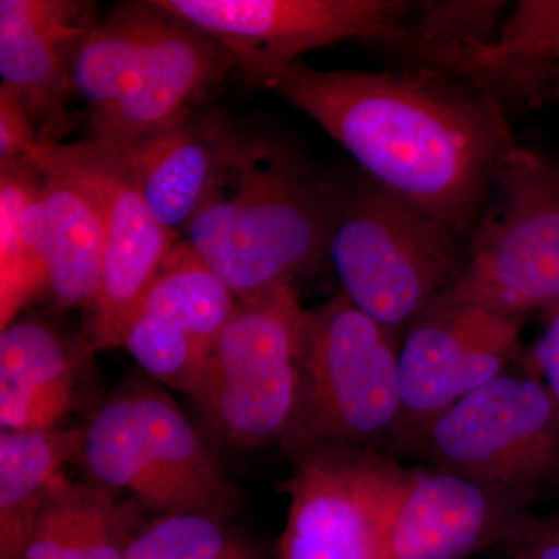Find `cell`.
Masks as SVG:
<instances>
[{
  "label": "cell",
  "mask_w": 559,
  "mask_h": 559,
  "mask_svg": "<svg viewBox=\"0 0 559 559\" xmlns=\"http://www.w3.org/2000/svg\"><path fill=\"white\" fill-rule=\"evenodd\" d=\"M135 528L112 491L58 477L44 500L22 559H127Z\"/></svg>",
  "instance_id": "d6986e66"
},
{
  "label": "cell",
  "mask_w": 559,
  "mask_h": 559,
  "mask_svg": "<svg viewBox=\"0 0 559 559\" xmlns=\"http://www.w3.org/2000/svg\"><path fill=\"white\" fill-rule=\"evenodd\" d=\"M36 180V162L0 165V330L49 289V271L36 259L22 230V210Z\"/></svg>",
  "instance_id": "603a6c76"
},
{
  "label": "cell",
  "mask_w": 559,
  "mask_h": 559,
  "mask_svg": "<svg viewBox=\"0 0 559 559\" xmlns=\"http://www.w3.org/2000/svg\"><path fill=\"white\" fill-rule=\"evenodd\" d=\"M120 347L127 349L153 380L189 396L200 382L210 356V349L202 347L189 333L145 312H132Z\"/></svg>",
  "instance_id": "d4e9b609"
},
{
  "label": "cell",
  "mask_w": 559,
  "mask_h": 559,
  "mask_svg": "<svg viewBox=\"0 0 559 559\" xmlns=\"http://www.w3.org/2000/svg\"><path fill=\"white\" fill-rule=\"evenodd\" d=\"M479 559H559V510L530 514L513 535Z\"/></svg>",
  "instance_id": "4316f807"
},
{
  "label": "cell",
  "mask_w": 559,
  "mask_h": 559,
  "mask_svg": "<svg viewBox=\"0 0 559 559\" xmlns=\"http://www.w3.org/2000/svg\"><path fill=\"white\" fill-rule=\"evenodd\" d=\"M521 366L546 385L559 411V307Z\"/></svg>",
  "instance_id": "83f0119b"
},
{
  "label": "cell",
  "mask_w": 559,
  "mask_h": 559,
  "mask_svg": "<svg viewBox=\"0 0 559 559\" xmlns=\"http://www.w3.org/2000/svg\"><path fill=\"white\" fill-rule=\"evenodd\" d=\"M459 80L428 66L326 72L297 61L270 90L337 140L371 180L466 238L518 143L498 100Z\"/></svg>",
  "instance_id": "6da1fadb"
},
{
  "label": "cell",
  "mask_w": 559,
  "mask_h": 559,
  "mask_svg": "<svg viewBox=\"0 0 559 559\" xmlns=\"http://www.w3.org/2000/svg\"><path fill=\"white\" fill-rule=\"evenodd\" d=\"M293 459L280 485L288 516L277 559H389L390 527L409 468L390 452L349 444Z\"/></svg>",
  "instance_id": "30bf717a"
},
{
  "label": "cell",
  "mask_w": 559,
  "mask_h": 559,
  "mask_svg": "<svg viewBox=\"0 0 559 559\" xmlns=\"http://www.w3.org/2000/svg\"><path fill=\"white\" fill-rule=\"evenodd\" d=\"M401 334L342 293L307 310L299 401L280 447L293 457L329 444L393 454L401 423Z\"/></svg>",
  "instance_id": "3957f363"
},
{
  "label": "cell",
  "mask_w": 559,
  "mask_h": 559,
  "mask_svg": "<svg viewBox=\"0 0 559 559\" xmlns=\"http://www.w3.org/2000/svg\"><path fill=\"white\" fill-rule=\"evenodd\" d=\"M238 304L197 250L187 241H176L132 312L167 320L212 352Z\"/></svg>",
  "instance_id": "7402d4cb"
},
{
  "label": "cell",
  "mask_w": 559,
  "mask_h": 559,
  "mask_svg": "<svg viewBox=\"0 0 559 559\" xmlns=\"http://www.w3.org/2000/svg\"><path fill=\"white\" fill-rule=\"evenodd\" d=\"M81 460L91 481L130 492L157 516L194 513L231 520L240 489L167 393L131 382L83 428Z\"/></svg>",
  "instance_id": "5b68a950"
},
{
  "label": "cell",
  "mask_w": 559,
  "mask_h": 559,
  "mask_svg": "<svg viewBox=\"0 0 559 559\" xmlns=\"http://www.w3.org/2000/svg\"><path fill=\"white\" fill-rule=\"evenodd\" d=\"M305 312L294 283L240 301L190 393L207 428L235 448L280 443L299 401Z\"/></svg>",
  "instance_id": "ba28073f"
},
{
  "label": "cell",
  "mask_w": 559,
  "mask_h": 559,
  "mask_svg": "<svg viewBox=\"0 0 559 559\" xmlns=\"http://www.w3.org/2000/svg\"><path fill=\"white\" fill-rule=\"evenodd\" d=\"M119 154L94 139L50 146L36 160L50 238L49 290L64 310H90L97 296Z\"/></svg>",
  "instance_id": "7c38bea8"
},
{
  "label": "cell",
  "mask_w": 559,
  "mask_h": 559,
  "mask_svg": "<svg viewBox=\"0 0 559 559\" xmlns=\"http://www.w3.org/2000/svg\"><path fill=\"white\" fill-rule=\"evenodd\" d=\"M127 559H277L231 520L207 514L157 516L132 539Z\"/></svg>",
  "instance_id": "cb8c5ba5"
},
{
  "label": "cell",
  "mask_w": 559,
  "mask_h": 559,
  "mask_svg": "<svg viewBox=\"0 0 559 559\" xmlns=\"http://www.w3.org/2000/svg\"><path fill=\"white\" fill-rule=\"evenodd\" d=\"M463 235L374 180L342 194L329 259L358 310L404 333L454 286L466 260Z\"/></svg>",
  "instance_id": "277c9868"
},
{
  "label": "cell",
  "mask_w": 559,
  "mask_h": 559,
  "mask_svg": "<svg viewBox=\"0 0 559 559\" xmlns=\"http://www.w3.org/2000/svg\"><path fill=\"white\" fill-rule=\"evenodd\" d=\"M341 198L290 151L241 139L187 242L238 301L252 300L329 257Z\"/></svg>",
  "instance_id": "7a4b0ae2"
},
{
  "label": "cell",
  "mask_w": 559,
  "mask_h": 559,
  "mask_svg": "<svg viewBox=\"0 0 559 559\" xmlns=\"http://www.w3.org/2000/svg\"><path fill=\"white\" fill-rule=\"evenodd\" d=\"M92 7L72 0H0V73L20 95L44 146L70 130V55L95 24Z\"/></svg>",
  "instance_id": "9a60e30c"
},
{
  "label": "cell",
  "mask_w": 559,
  "mask_h": 559,
  "mask_svg": "<svg viewBox=\"0 0 559 559\" xmlns=\"http://www.w3.org/2000/svg\"><path fill=\"white\" fill-rule=\"evenodd\" d=\"M231 69L238 62L218 39L167 11L119 102L92 120L95 139L128 148L189 112Z\"/></svg>",
  "instance_id": "5bb4252c"
},
{
  "label": "cell",
  "mask_w": 559,
  "mask_h": 559,
  "mask_svg": "<svg viewBox=\"0 0 559 559\" xmlns=\"http://www.w3.org/2000/svg\"><path fill=\"white\" fill-rule=\"evenodd\" d=\"M49 148L40 143L20 95L9 84H0V165L36 162Z\"/></svg>",
  "instance_id": "484cf974"
},
{
  "label": "cell",
  "mask_w": 559,
  "mask_h": 559,
  "mask_svg": "<svg viewBox=\"0 0 559 559\" xmlns=\"http://www.w3.org/2000/svg\"><path fill=\"white\" fill-rule=\"evenodd\" d=\"M241 139L219 117L189 110L120 150L130 160L146 207L175 234L186 230L200 212Z\"/></svg>",
  "instance_id": "2e32d148"
},
{
  "label": "cell",
  "mask_w": 559,
  "mask_h": 559,
  "mask_svg": "<svg viewBox=\"0 0 559 559\" xmlns=\"http://www.w3.org/2000/svg\"><path fill=\"white\" fill-rule=\"evenodd\" d=\"M532 513L462 474L417 465L393 514L389 559L481 558Z\"/></svg>",
  "instance_id": "4fadbf2b"
},
{
  "label": "cell",
  "mask_w": 559,
  "mask_h": 559,
  "mask_svg": "<svg viewBox=\"0 0 559 559\" xmlns=\"http://www.w3.org/2000/svg\"><path fill=\"white\" fill-rule=\"evenodd\" d=\"M167 11L150 2L128 3L97 21L70 55L73 94L86 100L92 120L108 112L159 32Z\"/></svg>",
  "instance_id": "44dd1931"
},
{
  "label": "cell",
  "mask_w": 559,
  "mask_h": 559,
  "mask_svg": "<svg viewBox=\"0 0 559 559\" xmlns=\"http://www.w3.org/2000/svg\"><path fill=\"white\" fill-rule=\"evenodd\" d=\"M83 428L0 432V559H22L33 525L66 463L80 457Z\"/></svg>",
  "instance_id": "ffe728a7"
},
{
  "label": "cell",
  "mask_w": 559,
  "mask_h": 559,
  "mask_svg": "<svg viewBox=\"0 0 559 559\" xmlns=\"http://www.w3.org/2000/svg\"><path fill=\"white\" fill-rule=\"evenodd\" d=\"M79 356L39 320L0 331V425L3 430L58 428L75 399Z\"/></svg>",
  "instance_id": "ac0fdd59"
},
{
  "label": "cell",
  "mask_w": 559,
  "mask_h": 559,
  "mask_svg": "<svg viewBox=\"0 0 559 559\" xmlns=\"http://www.w3.org/2000/svg\"><path fill=\"white\" fill-rule=\"evenodd\" d=\"M558 90H559V83H558Z\"/></svg>",
  "instance_id": "f1b7e54d"
},
{
  "label": "cell",
  "mask_w": 559,
  "mask_h": 559,
  "mask_svg": "<svg viewBox=\"0 0 559 559\" xmlns=\"http://www.w3.org/2000/svg\"><path fill=\"white\" fill-rule=\"evenodd\" d=\"M525 316L441 296L404 330L400 349V457L430 423L525 358Z\"/></svg>",
  "instance_id": "8fae6325"
},
{
  "label": "cell",
  "mask_w": 559,
  "mask_h": 559,
  "mask_svg": "<svg viewBox=\"0 0 559 559\" xmlns=\"http://www.w3.org/2000/svg\"><path fill=\"white\" fill-rule=\"evenodd\" d=\"M218 39L250 84L270 87L307 51L340 40L380 44L432 64L436 43L404 0H154Z\"/></svg>",
  "instance_id": "52a82bcc"
},
{
  "label": "cell",
  "mask_w": 559,
  "mask_h": 559,
  "mask_svg": "<svg viewBox=\"0 0 559 559\" xmlns=\"http://www.w3.org/2000/svg\"><path fill=\"white\" fill-rule=\"evenodd\" d=\"M403 455L495 489L522 509L559 499V411L521 366L471 393Z\"/></svg>",
  "instance_id": "8992f818"
},
{
  "label": "cell",
  "mask_w": 559,
  "mask_h": 559,
  "mask_svg": "<svg viewBox=\"0 0 559 559\" xmlns=\"http://www.w3.org/2000/svg\"><path fill=\"white\" fill-rule=\"evenodd\" d=\"M170 230L154 218L120 150L110 193L100 286L91 305L92 348L120 347L124 325L175 246Z\"/></svg>",
  "instance_id": "e0dca14e"
},
{
  "label": "cell",
  "mask_w": 559,
  "mask_h": 559,
  "mask_svg": "<svg viewBox=\"0 0 559 559\" xmlns=\"http://www.w3.org/2000/svg\"><path fill=\"white\" fill-rule=\"evenodd\" d=\"M443 296L503 314L559 305V160L516 145L471 230L466 260Z\"/></svg>",
  "instance_id": "9c48e42d"
}]
</instances>
